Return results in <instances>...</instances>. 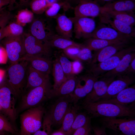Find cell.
Returning a JSON list of instances; mask_svg holds the SVG:
<instances>
[{
    "label": "cell",
    "mask_w": 135,
    "mask_h": 135,
    "mask_svg": "<svg viewBox=\"0 0 135 135\" xmlns=\"http://www.w3.org/2000/svg\"><path fill=\"white\" fill-rule=\"evenodd\" d=\"M83 108L93 117H134V108L124 106L106 100L83 104Z\"/></svg>",
    "instance_id": "obj_1"
},
{
    "label": "cell",
    "mask_w": 135,
    "mask_h": 135,
    "mask_svg": "<svg viewBox=\"0 0 135 135\" xmlns=\"http://www.w3.org/2000/svg\"><path fill=\"white\" fill-rule=\"evenodd\" d=\"M28 65L27 61L22 60L11 64L8 69L7 83L16 99L26 92Z\"/></svg>",
    "instance_id": "obj_2"
},
{
    "label": "cell",
    "mask_w": 135,
    "mask_h": 135,
    "mask_svg": "<svg viewBox=\"0 0 135 135\" xmlns=\"http://www.w3.org/2000/svg\"><path fill=\"white\" fill-rule=\"evenodd\" d=\"M51 89L49 81L27 91L22 96L19 105L16 109L17 114L28 108L39 106L42 102L51 98Z\"/></svg>",
    "instance_id": "obj_3"
},
{
    "label": "cell",
    "mask_w": 135,
    "mask_h": 135,
    "mask_svg": "<svg viewBox=\"0 0 135 135\" xmlns=\"http://www.w3.org/2000/svg\"><path fill=\"white\" fill-rule=\"evenodd\" d=\"M24 111L20 116V134H33L41 127L44 108L39 106L30 108Z\"/></svg>",
    "instance_id": "obj_4"
},
{
    "label": "cell",
    "mask_w": 135,
    "mask_h": 135,
    "mask_svg": "<svg viewBox=\"0 0 135 135\" xmlns=\"http://www.w3.org/2000/svg\"><path fill=\"white\" fill-rule=\"evenodd\" d=\"M135 50L134 46H130L125 48L102 62L92 64L89 73L99 78L104 73L114 69L124 55L128 53L135 52Z\"/></svg>",
    "instance_id": "obj_5"
},
{
    "label": "cell",
    "mask_w": 135,
    "mask_h": 135,
    "mask_svg": "<svg viewBox=\"0 0 135 135\" xmlns=\"http://www.w3.org/2000/svg\"><path fill=\"white\" fill-rule=\"evenodd\" d=\"M100 120L102 126L111 129L118 134L124 135L135 134L134 118H117L116 117H102Z\"/></svg>",
    "instance_id": "obj_6"
},
{
    "label": "cell",
    "mask_w": 135,
    "mask_h": 135,
    "mask_svg": "<svg viewBox=\"0 0 135 135\" xmlns=\"http://www.w3.org/2000/svg\"><path fill=\"white\" fill-rule=\"evenodd\" d=\"M24 34L18 36H10L4 38V48L11 64L20 61L26 55Z\"/></svg>",
    "instance_id": "obj_7"
},
{
    "label": "cell",
    "mask_w": 135,
    "mask_h": 135,
    "mask_svg": "<svg viewBox=\"0 0 135 135\" xmlns=\"http://www.w3.org/2000/svg\"><path fill=\"white\" fill-rule=\"evenodd\" d=\"M16 99L7 83L0 87V105L2 109L12 124L15 122L17 115L15 108Z\"/></svg>",
    "instance_id": "obj_8"
},
{
    "label": "cell",
    "mask_w": 135,
    "mask_h": 135,
    "mask_svg": "<svg viewBox=\"0 0 135 135\" xmlns=\"http://www.w3.org/2000/svg\"><path fill=\"white\" fill-rule=\"evenodd\" d=\"M26 55L48 57L52 54L51 47L40 41L30 33L24 34Z\"/></svg>",
    "instance_id": "obj_9"
},
{
    "label": "cell",
    "mask_w": 135,
    "mask_h": 135,
    "mask_svg": "<svg viewBox=\"0 0 135 135\" xmlns=\"http://www.w3.org/2000/svg\"><path fill=\"white\" fill-rule=\"evenodd\" d=\"M70 18L73 23L76 38L87 39L91 38L96 28V23L93 18L84 17Z\"/></svg>",
    "instance_id": "obj_10"
},
{
    "label": "cell",
    "mask_w": 135,
    "mask_h": 135,
    "mask_svg": "<svg viewBox=\"0 0 135 135\" xmlns=\"http://www.w3.org/2000/svg\"><path fill=\"white\" fill-rule=\"evenodd\" d=\"M98 78L90 73L78 78L75 89L70 95L72 103L76 104L80 100L88 94L92 90L94 82Z\"/></svg>",
    "instance_id": "obj_11"
},
{
    "label": "cell",
    "mask_w": 135,
    "mask_h": 135,
    "mask_svg": "<svg viewBox=\"0 0 135 135\" xmlns=\"http://www.w3.org/2000/svg\"><path fill=\"white\" fill-rule=\"evenodd\" d=\"M134 80L133 74H124L116 77L109 85L105 94L96 102L106 100L114 97L132 84Z\"/></svg>",
    "instance_id": "obj_12"
},
{
    "label": "cell",
    "mask_w": 135,
    "mask_h": 135,
    "mask_svg": "<svg viewBox=\"0 0 135 135\" xmlns=\"http://www.w3.org/2000/svg\"><path fill=\"white\" fill-rule=\"evenodd\" d=\"M72 103L70 95L58 97L48 112L52 125H58L62 124L64 117Z\"/></svg>",
    "instance_id": "obj_13"
},
{
    "label": "cell",
    "mask_w": 135,
    "mask_h": 135,
    "mask_svg": "<svg viewBox=\"0 0 135 135\" xmlns=\"http://www.w3.org/2000/svg\"><path fill=\"white\" fill-rule=\"evenodd\" d=\"M30 33L47 45L51 37L54 34L47 22L41 18L36 19L33 21L30 27Z\"/></svg>",
    "instance_id": "obj_14"
},
{
    "label": "cell",
    "mask_w": 135,
    "mask_h": 135,
    "mask_svg": "<svg viewBox=\"0 0 135 135\" xmlns=\"http://www.w3.org/2000/svg\"><path fill=\"white\" fill-rule=\"evenodd\" d=\"M101 11V6L94 0H80L74 8V16L94 18Z\"/></svg>",
    "instance_id": "obj_15"
},
{
    "label": "cell",
    "mask_w": 135,
    "mask_h": 135,
    "mask_svg": "<svg viewBox=\"0 0 135 135\" xmlns=\"http://www.w3.org/2000/svg\"><path fill=\"white\" fill-rule=\"evenodd\" d=\"M100 25L96 28L90 38L109 40L132 42V40L133 38L120 33L110 26Z\"/></svg>",
    "instance_id": "obj_16"
},
{
    "label": "cell",
    "mask_w": 135,
    "mask_h": 135,
    "mask_svg": "<svg viewBox=\"0 0 135 135\" xmlns=\"http://www.w3.org/2000/svg\"><path fill=\"white\" fill-rule=\"evenodd\" d=\"M94 82L91 91L85 97L83 104L96 102L106 93L110 84L115 78L100 77Z\"/></svg>",
    "instance_id": "obj_17"
},
{
    "label": "cell",
    "mask_w": 135,
    "mask_h": 135,
    "mask_svg": "<svg viewBox=\"0 0 135 135\" xmlns=\"http://www.w3.org/2000/svg\"><path fill=\"white\" fill-rule=\"evenodd\" d=\"M100 16V21L102 23L109 25L122 34L133 38L135 37V28L134 26L111 18L104 12H101Z\"/></svg>",
    "instance_id": "obj_18"
},
{
    "label": "cell",
    "mask_w": 135,
    "mask_h": 135,
    "mask_svg": "<svg viewBox=\"0 0 135 135\" xmlns=\"http://www.w3.org/2000/svg\"><path fill=\"white\" fill-rule=\"evenodd\" d=\"M131 42H121L109 45L96 51L93 56L91 64L102 62L110 57L120 50L130 46Z\"/></svg>",
    "instance_id": "obj_19"
},
{
    "label": "cell",
    "mask_w": 135,
    "mask_h": 135,
    "mask_svg": "<svg viewBox=\"0 0 135 135\" xmlns=\"http://www.w3.org/2000/svg\"><path fill=\"white\" fill-rule=\"evenodd\" d=\"M22 60L27 61L30 66L36 70L48 74L51 72L52 62L46 57L25 55L21 61Z\"/></svg>",
    "instance_id": "obj_20"
},
{
    "label": "cell",
    "mask_w": 135,
    "mask_h": 135,
    "mask_svg": "<svg viewBox=\"0 0 135 135\" xmlns=\"http://www.w3.org/2000/svg\"><path fill=\"white\" fill-rule=\"evenodd\" d=\"M126 106L134 108L135 101V85L124 89L114 97L104 100Z\"/></svg>",
    "instance_id": "obj_21"
},
{
    "label": "cell",
    "mask_w": 135,
    "mask_h": 135,
    "mask_svg": "<svg viewBox=\"0 0 135 135\" xmlns=\"http://www.w3.org/2000/svg\"><path fill=\"white\" fill-rule=\"evenodd\" d=\"M56 20V30L58 34L70 39L72 37L73 23L70 18L65 14H58L55 18Z\"/></svg>",
    "instance_id": "obj_22"
},
{
    "label": "cell",
    "mask_w": 135,
    "mask_h": 135,
    "mask_svg": "<svg viewBox=\"0 0 135 135\" xmlns=\"http://www.w3.org/2000/svg\"><path fill=\"white\" fill-rule=\"evenodd\" d=\"M49 75L34 69L29 64L26 92L31 89L40 86L49 81Z\"/></svg>",
    "instance_id": "obj_23"
},
{
    "label": "cell",
    "mask_w": 135,
    "mask_h": 135,
    "mask_svg": "<svg viewBox=\"0 0 135 135\" xmlns=\"http://www.w3.org/2000/svg\"><path fill=\"white\" fill-rule=\"evenodd\" d=\"M134 58V52L127 53L123 57L114 69L104 73L100 77L115 78L118 76L123 74Z\"/></svg>",
    "instance_id": "obj_24"
},
{
    "label": "cell",
    "mask_w": 135,
    "mask_h": 135,
    "mask_svg": "<svg viewBox=\"0 0 135 135\" xmlns=\"http://www.w3.org/2000/svg\"><path fill=\"white\" fill-rule=\"evenodd\" d=\"M135 10V0H117L107 3L101 6V12L106 10L130 12H134Z\"/></svg>",
    "instance_id": "obj_25"
},
{
    "label": "cell",
    "mask_w": 135,
    "mask_h": 135,
    "mask_svg": "<svg viewBox=\"0 0 135 135\" xmlns=\"http://www.w3.org/2000/svg\"><path fill=\"white\" fill-rule=\"evenodd\" d=\"M78 78L74 76L68 79L58 88L52 89L51 98L70 95L74 92L76 87Z\"/></svg>",
    "instance_id": "obj_26"
},
{
    "label": "cell",
    "mask_w": 135,
    "mask_h": 135,
    "mask_svg": "<svg viewBox=\"0 0 135 135\" xmlns=\"http://www.w3.org/2000/svg\"><path fill=\"white\" fill-rule=\"evenodd\" d=\"M48 44L51 47H54L62 50L71 46H77L81 48L84 47L82 44L78 43L70 39L54 34L51 37Z\"/></svg>",
    "instance_id": "obj_27"
},
{
    "label": "cell",
    "mask_w": 135,
    "mask_h": 135,
    "mask_svg": "<svg viewBox=\"0 0 135 135\" xmlns=\"http://www.w3.org/2000/svg\"><path fill=\"white\" fill-rule=\"evenodd\" d=\"M102 12L105 13L111 18L118 20L130 26H134L135 25V16L134 12H120L106 10L103 11L101 12Z\"/></svg>",
    "instance_id": "obj_28"
},
{
    "label": "cell",
    "mask_w": 135,
    "mask_h": 135,
    "mask_svg": "<svg viewBox=\"0 0 135 135\" xmlns=\"http://www.w3.org/2000/svg\"><path fill=\"white\" fill-rule=\"evenodd\" d=\"M78 108H79L75 104H74V106L71 104L70 105L62 120V126L59 129L63 132L65 135H67L78 113Z\"/></svg>",
    "instance_id": "obj_29"
},
{
    "label": "cell",
    "mask_w": 135,
    "mask_h": 135,
    "mask_svg": "<svg viewBox=\"0 0 135 135\" xmlns=\"http://www.w3.org/2000/svg\"><path fill=\"white\" fill-rule=\"evenodd\" d=\"M120 40H109L99 38H90L86 39L83 44L85 47L92 51H97L105 47L121 42Z\"/></svg>",
    "instance_id": "obj_30"
},
{
    "label": "cell",
    "mask_w": 135,
    "mask_h": 135,
    "mask_svg": "<svg viewBox=\"0 0 135 135\" xmlns=\"http://www.w3.org/2000/svg\"><path fill=\"white\" fill-rule=\"evenodd\" d=\"M52 75L54 78V84L53 89H56L67 79L58 58L54 61L52 64Z\"/></svg>",
    "instance_id": "obj_31"
},
{
    "label": "cell",
    "mask_w": 135,
    "mask_h": 135,
    "mask_svg": "<svg viewBox=\"0 0 135 135\" xmlns=\"http://www.w3.org/2000/svg\"><path fill=\"white\" fill-rule=\"evenodd\" d=\"M22 26L16 22L8 24L3 30L2 39L10 36H17L22 34L24 33Z\"/></svg>",
    "instance_id": "obj_32"
},
{
    "label": "cell",
    "mask_w": 135,
    "mask_h": 135,
    "mask_svg": "<svg viewBox=\"0 0 135 135\" xmlns=\"http://www.w3.org/2000/svg\"><path fill=\"white\" fill-rule=\"evenodd\" d=\"M34 14L32 11L27 9L21 10L17 14L16 22L23 27L33 20Z\"/></svg>",
    "instance_id": "obj_33"
},
{
    "label": "cell",
    "mask_w": 135,
    "mask_h": 135,
    "mask_svg": "<svg viewBox=\"0 0 135 135\" xmlns=\"http://www.w3.org/2000/svg\"><path fill=\"white\" fill-rule=\"evenodd\" d=\"M52 4H49L46 0H32L30 6L32 11L34 14H41Z\"/></svg>",
    "instance_id": "obj_34"
},
{
    "label": "cell",
    "mask_w": 135,
    "mask_h": 135,
    "mask_svg": "<svg viewBox=\"0 0 135 135\" xmlns=\"http://www.w3.org/2000/svg\"><path fill=\"white\" fill-rule=\"evenodd\" d=\"M90 117L84 113L77 114L70 129L67 135H72L77 129L83 126L86 122Z\"/></svg>",
    "instance_id": "obj_35"
},
{
    "label": "cell",
    "mask_w": 135,
    "mask_h": 135,
    "mask_svg": "<svg viewBox=\"0 0 135 135\" xmlns=\"http://www.w3.org/2000/svg\"><path fill=\"white\" fill-rule=\"evenodd\" d=\"M58 58L67 79L74 76L72 71V62L62 55L60 56Z\"/></svg>",
    "instance_id": "obj_36"
},
{
    "label": "cell",
    "mask_w": 135,
    "mask_h": 135,
    "mask_svg": "<svg viewBox=\"0 0 135 135\" xmlns=\"http://www.w3.org/2000/svg\"><path fill=\"white\" fill-rule=\"evenodd\" d=\"M62 7L65 10L68 9L66 3L62 1L54 3L46 10L45 14L48 17L55 18Z\"/></svg>",
    "instance_id": "obj_37"
},
{
    "label": "cell",
    "mask_w": 135,
    "mask_h": 135,
    "mask_svg": "<svg viewBox=\"0 0 135 135\" xmlns=\"http://www.w3.org/2000/svg\"><path fill=\"white\" fill-rule=\"evenodd\" d=\"M52 125V119L48 112L45 116L41 127L42 130H39L33 134L34 135H47L51 133V127Z\"/></svg>",
    "instance_id": "obj_38"
},
{
    "label": "cell",
    "mask_w": 135,
    "mask_h": 135,
    "mask_svg": "<svg viewBox=\"0 0 135 135\" xmlns=\"http://www.w3.org/2000/svg\"><path fill=\"white\" fill-rule=\"evenodd\" d=\"M6 132L12 134H17V131L13 124L7 119L0 114V132Z\"/></svg>",
    "instance_id": "obj_39"
},
{
    "label": "cell",
    "mask_w": 135,
    "mask_h": 135,
    "mask_svg": "<svg viewBox=\"0 0 135 135\" xmlns=\"http://www.w3.org/2000/svg\"><path fill=\"white\" fill-rule=\"evenodd\" d=\"M92 51L86 47L81 48L77 56L76 60L91 64L93 57L92 56Z\"/></svg>",
    "instance_id": "obj_40"
},
{
    "label": "cell",
    "mask_w": 135,
    "mask_h": 135,
    "mask_svg": "<svg viewBox=\"0 0 135 135\" xmlns=\"http://www.w3.org/2000/svg\"><path fill=\"white\" fill-rule=\"evenodd\" d=\"M92 127L91 125V118L89 117L86 123L82 126L76 130L73 135H88L91 134Z\"/></svg>",
    "instance_id": "obj_41"
},
{
    "label": "cell",
    "mask_w": 135,
    "mask_h": 135,
    "mask_svg": "<svg viewBox=\"0 0 135 135\" xmlns=\"http://www.w3.org/2000/svg\"><path fill=\"white\" fill-rule=\"evenodd\" d=\"M81 48L77 46H71L63 50L64 53L67 57L75 60Z\"/></svg>",
    "instance_id": "obj_42"
},
{
    "label": "cell",
    "mask_w": 135,
    "mask_h": 135,
    "mask_svg": "<svg viewBox=\"0 0 135 135\" xmlns=\"http://www.w3.org/2000/svg\"><path fill=\"white\" fill-rule=\"evenodd\" d=\"M11 18V16L9 13L3 12L1 13L0 16V41L2 39V31L5 26Z\"/></svg>",
    "instance_id": "obj_43"
},
{
    "label": "cell",
    "mask_w": 135,
    "mask_h": 135,
    "mask_svg": "<svg viewBox=\"0 0 135 135\" xmlns=\"http://www.w3.org/2000/svg\"><path fill=\"white\" fill-rule=\"evenodd\" d=\"M9 2L8 6L10 10L18 8L27 6L29 0H8Z\"/></svg>",
    "instance_id": "obj_44"
},
{
    "label": "cell",
    "mask_w": 135,
    "mask_h": 135,
    "mask_svg": "<svg viewBox=\"0 0 135 135\" xmlns=\"http://www.w3.org/2000/svg\"><path fill=\"white\" fill-rule=\"evenodd\" d=\"M8 59L6 49L0 46V64H6Z\"/></svg>",
    "instance_id": "obj_45"
},
{
    "label": "cell",
    "mask_w": 135,
    "mask_h": 135,
    "mask_svg": "<svg viewBox=\"0 0 135 135\" xmlns=\"http://www.w3.org/2000/svg\"><path fill=\"white\" fill-rule=\"evenodd\" d=\"M80 62L77 60L72 62V71L74 75L80 72L82 69V66Z\"/></svg>",
    "instance_id": "obj_46"
},
{
    "label": "cell",
    "mask_w": 135,
    "mask_h": 135,
    "mask_svg": "<svg viewBox=\"0 0 135 135\" xmlns=\"http://www.w3.org/2000/svg\"><path fill=\"white\" fill-rule=\"evenodd\" d=\"M106 128L102 126L101 127L94 126L92 127L94 134L95 135H107L106 132Z\"/></svg>",
    "instance_id": "obj_47"
},
{
    "label": "cell",
    "mask_w": 135,
    "mask_h": 135,
    "mask_svg": "<svg viewBox=\"0 0 135 135\" xmlns=\"http://www.w3.org/2000/svg\"><path fill=\"white\" fill-rule=\"evenodd\" d=\"M135 72V58L132 60L126 70L123 74H134Z\"/></svg>",
    "instance_id": "obj_48"
},
{
    "label": "cell",
    "mask_w": 135,
    "mask_h": 135,
    "mask_svg": "<svg viewBox=\"0 0 135 135\" xmlns=\"http://www.w3.org/2000/svg\"><path fill=\"white\" fill-rule=\"evenodd\" d=\"M9 3L8 0H0V10L4 6L8 5Z\"/></svg>",
    "instance_id": "obj_49"
},
{
    "label": "cell",
    "mask_w": 135,
    "mask_h": 135,
    "mask_svg": "<svg viewBox=\"0 0 135 135\" xmlns=\"http://www.w3.org/2000/svg\"><path fill=\"white\" fill-rule=\"evenodd\" d=\"M98 3L99 4H104L107 3L113 2L117 0H94Z\"/></svg>",
    "instance_id": "obj_50"
},
{
    "label": "cell",
    "mask_w": 135,
    "mask_h": 135,
    "mask_svg": "<svg viewBox=\"0 0 135 135\" xmlns=\"http://www.w3.org/2000/svg\"><path fill=\"white\" fill-rule=\"evenodd\" d=\"M5 74V70L0 69V84L2 82Z\"/></svg>",
    "instance_id": "obj_51"
},
{
    "label": "cell",
    "mask_w": 135,
    "mask_h": 135,
    "mask_svg": "<svg viewBox=\"0 0 135 135\" xmlns=\"http://www.w3.org/2000/svg\"><path fill=\"white\" fill-rule=\"evenodd\" d=\"M80 0H66L65 3L70 7H71V4L74 2H77L78 3Z\"/></svg>",
    "instance_id": "obj_52"
},
{
    "label": "cell",
    "mask_w": 135,
    "mask_h": 135,
    "mask_svg": "<svg viewBox=\"0 0 135 135\" xmlns=\"http://www.w3.org/2000/svg\"><path fill=\"white\" fill-rule=\"evenodd\" d=\"M50 135H64L65 133L59 129L58 130L54 131L51 133Z\"/></svg>",
    "instance_id": "obj_53"
},
{
    "label": "cell",
    "mask_w": 135,
    "mask_h": 135,
    "mask_svg": "<svg viewBox=\"0 0 135 135\" xmlns=\"http://www.w3.org/2000/svg\"><path fill=\"white\" fill-rule=\"evenodd\" d=\"M50 4H52L53 3L55 2H60V0H46Z\"/></svg>",
    "instance_id": "obj_54"
},
{
    "label": "cell",
    "mask_w": 135,
    "mask_h": 135,
    "mask_svg": "<svg viewBox=\"0 0 135 135\" xmlns=\"http://www.w3.org/2000/svg\"><path fill=\"white\" fill-rule=\"evenodd\" d=\"M62 0V2H65V1H66V0Z\"/></svg>",
    "instance_id": "obj_55"
},
{
    "label": "cell",
    "mask_w": 135,
    "mask_h": 135,
    "mask_svg": "<svg viewBox=\"0 0 135 135\" xmlns=\"http://www.w3.org/2000/svg\"><path fill=\"white\" fill-rule=\"evenodd\" d=\"M2 132H0V134H3V133H2Z\"/></svg>",
    "instance_id": "obj_56"
},
{
    "label": "cell",
    "mask_w": 135,
    "mask_h": 135,
    "mask_svg": "<svg viewBox=\"0 0 135 135\" xmlns=\"http://www.w3.org/2000/svg\"><path fill=\"white\" fill-rule=\"evenodd\" d=\"M2 109V108L1 107L0 105V110Z\"/></svg>",
    "instance_id": "obj_57"
},
{
    "label": "cell",
    "mask_w": 135,
    "mask_h": 135,
    "mask_svg": "<svg viewBox=\"0 0 135 135\" xmlns=\"http://www.w3.org/2000/svg\"><path fill=\"white\" fill-rule=\"evenodd\" d=\"M0 14H1V13H0Z\"/></svg>",
    "instance_id": "obj_58"
}]
</instances>
